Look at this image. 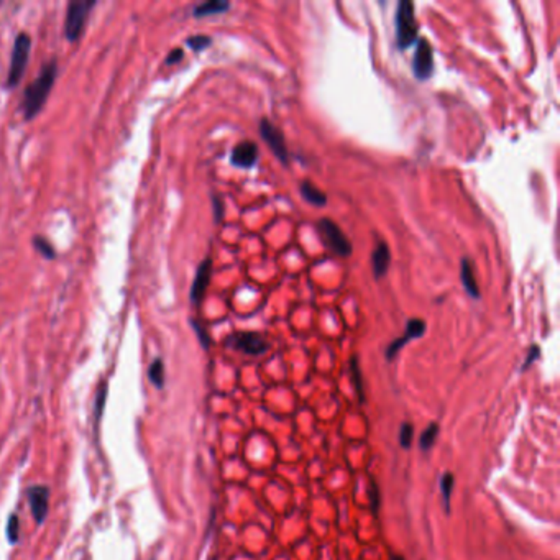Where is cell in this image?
<instances>
[{"instance_id": "cell-1", "label": "cell", "mask_w": 560, "mask_h": 560, "mask_svg": "<svg viewBox=\"0 0 560 560\" xmlns=\"http://www.w3.org/2000/svg\"><path fill=\"white\" fill-rule=\"evenodd\" d=\"M56 73H58L56 60L48 61V63L43 66V69H41L38 76H36V79L33 81L30 86H27L23 96L25 118L30 120V118H33L40 112L41 107L44 105L49 92H51L53 84H55Z\"/></svg>"}, {"instance_id": "cell-2", "label": "cell", "mask_w": 560, "mask_h": 560, "mask_svg": "<svg viewBox=\"0 0 560 560\" xmlns=\"http://www.w3.org/2000/svg\"><path fill=\"white\" fill-rule=\"evenodd\" d=\"M418 41V22L414 5L409 0H401L396 8V43L399 49H407Z\"/></svg>"}, {"instance_id": "cell-3", "label": "cell", "mask_w": 560, "mask_h": 560, "mask_svg": "<svg viewBox=\"0 0 560 560\" xmlns=\"http://www.w3.org/2000/svg\"><path fill=\"white\" fill-rule=\"evenodd\" d=\"M94 5L96 2L92 0H74L69 3L64 20V35L69 41H77L81 38Z\"/></svg>"}, {"instance_id": "cell-4", "label": "cell", "mask_w": 560, "mask_h": 560, "mask_svg": "<svg viewBox=\"0 0 560 560\" xmlns=\"http://www.w3.org/2000/svg\"><path fill=\"white\" fill-rule=\"evenodd\" d=\"M31 49V38L27 33H20L15 38L14 49H12L10 58V68H8V86H16L22 79L25 68H27L28 58H30Z\"/></svg>"}, {"instance_id": "cell-5", "label": "cell", "mask_w": 560, "mask_h": 560, "mask_svg": "<svg viewBox=\"0 0 560 560\" xmlns=\"http://www.w3.org/2000/svg\"><path fill=\"white\" fill-rule=\"evenodd\" d=\"M317 227H319L324 245L327 246L332 253L339 255V257H348V255L352 253V244L347 240L345 233L342 232L335 222L331 219H320Z\"/></svg>"}, {"instance_id": "cell-6", "label": "cell", "mask_w": 560, "mask_h": 560, "mask_svg": "<svg viewBox=\"0 0 560 560\" xmlns=\"http://www.w3.org/2000/svg\"><path fill=\"white\" fill-rule=\"evenodd\" d=\"M413 73L416 79L426 81L434 73V49L429 40L419 38L416 44V53L413 58Z\"/></svg>"}, {"instance_id": "cell-7", "label": "cell", "mask_w": 560, "mask_h": 560, "mask_svg": "<svg viewBox=\"0 0 560 560\" xmlns=\"http://www.w3.org/2000/svg\"><path fill=\"white\" fill-rule=\"evenodd\" d=\"M227 345L236 350H240V352L246 353V355H262V353H265L270 348L268 342L257 332L233 333L232 337L227 339Z\"/></svg>"}, {"instance_id": "cell-8", "label": "cell", "mask_w": 560, "mask_h": 560, "mask_svg": "<svg viewBox=\"0 0 560 560\" xmlns=\"http://www.w3.org/2000/svg\"><path fill=\"white\" fill-rule=\"evenodd\" d=\"M260 135L279 162H281L283 164L290 163V153H288V148H286V143H284L283 133L277 129V125H273V123L268 120V118H262Z\"/></svg>"}, {"instance_id": "cell-9", "label": "cell", "mask_w": 560, "mask_h": 560, "mask_svg": "<svg viewBox=\"0 0 560 560\" xmlns=\"http://www.w3.org/2000/svg\"><path fill=\"white\" fill-rule=\"evenodd\" d=\"M28 503H30L31 514L35 518L36 524H41L44 520H47L48 514V500H49V489L43 485H35V487H30L27 492Z\"/></svg>"}, {"instance_id": "cell-10", "label": "cell", "mask_w": 560, "mask_h": 560, "mask_svg": "<svg viewBox=\"0 0 560 560\" xmlns=\"http://www.w3.org/2000/svg\"><path fill=\"white\" fill-rule=\"evenodd\" d=\"M424 332H426V322H424L422 319H411L406 325L405 335L399 337V339L391 342L388 345V348H386V360H393V358L398 355L399 350L405 347L407 342L413 339H419V337L424 335Z\"/></svg>"}, {"instance_id": "cell-11", "label": "cell", "mask_w": 560, "mask_h": 560, "mask_svg": "<svg viewBox=\"0 0 560 560\" xmlns=\"http://www.w3.org/2000/svg\"><path fill=\"white\" fill-rule=\"evenodd\" d=\"M258 147L253 142H242L230 153V163L240 170H250L257 164Z\"/></svg>"}, {"instance_id": "cell-12", "label": "cell", "mask_w": 560, "mask_h": 560, "mask_svg": "<svg viewBox=\"0 0 560 560\" xmlns=\"http://www.w3.org/2000/svg\"><path fill=\"white\" fill-rule=\"evenodd\" d=\"M211 275H212V262H211V258H205V260L199 265V268H197L196 278H194V281H192V286H191V301L194 304H199L201 301L204 299L205 291H207L209 283H211Z\"/></svg>"}, {"instance_id": "cell-13", "label": "cell", "mask_w": 560, "mask_h": 560, "mask_svg": "<svg viewBox=\"0 0 560 560\" xmlns=\"http://www.w3.org/2000/svg\"><path fill=\"white\" fill-rule=\"evenodd\" d=\"M390 260H391V253H390V246L385 244V242L380 240L374 246L373 253H372V268H373V277L374 278H383L386 275V271L390 268Z\"/></svg>"}, {"instance_id": "cell-14", "label": "cell", "mask_w": 560, "mask_h": 560, "mask_svg": "<svg viewBox=\"0 0 560 560\" xmlns=\"http://www.w3.org/2000/svg\"><path fill=\"white\" fill-rule=\"evenodd\" d=\"M460 279H462V284L465 288V291L468 292V296H472L473 299H480V290L479 284H476L475 275H473V266L470 260L463 258L462 260V271H460Z\"/></svg>"}, {"instance_id": "cell-15", "label": "cell", "mask_w": 560, "mask_h": 560, "mask_svg": "<svg viewBox=\"0 0 560 560\" xmlns=\"http://www.w3.org/2000/svg\"><path fill=\"white\" fill-rule=\"evenodd\" d=\"M230 8V3L225 2V0H209V2L199 3V5L194 7L192 14L197 18L201 16H209V15H217V14H224Z\"/></svg>"}, {"instance_id": "cell-16", "label": "cell", "mask_w": 560, "mask_h": 560, "mask_svg": "<svg viewBox=\"0 0 560 560\" xmlns=\"http://www.w3.org/2000/svg\"><path fill=\"white\" fill-rule=\"evenodd\" d=\"M301 194H303V197L307 203L316 205V207H322V205L327 204V196H325L320 189H317L314 184L309 183V181H304V183L301 184Z\"/></svg>"}, {"instance_id": "cell-17", "label": "cell", "mask_w": 560, "mask_h": 560, "mask_svg": "<svg viewBox=\"0 0 560 560\" xmlns=\"http://www.w3.org/2000/svg\"><path fill=\"white\" fill-rule=\"evenodd\" d=\"M148 378L153 383L158 390H162L164 386V364L162 358H155L151 361V365L148 366Z\"/></svg>"}, {"instance_id": "cell-18", "label": "cell", "mask_w": 560, "mask_h": 560, "mask_svg": "<svg viewBox=\"0 0 560 560\" xmlns=\"http://www.w3.org/2000/svg\"><path fill=\"white\" fill-rule=\"evenodd\" d=\"M437 434H439V426L435 422L431 424V426L422 432L421 439H419V447H421L422 452H427L432 446H434V440L435 437H437Z\"/></svg>"}, {"instance_id": "cell-19", "label": "cell", "mask_w": 560, "mask_h": 560, "mask_svg": "<svg viewBox=\"0 0 560 560\" xmlns=\"http://www.w3.org/2000/svg\"><path fill=\"white\" fill-rule=\"evenodd\" d=\"M455 479L452 473H446V475L440 479V489H442V498H444V506L448 511L450 508V496H452V489H454Z\"/></svg>"}, {"instance_id": "cell-20", "label": "cell", "mask_w": 560, "mask_h": 560, "mask_svg": "<svg viewBox=\"0 0 560 560\" xmlns=\"http://www.w3.org/2000/svg\"><path fill=\"white\" fill-rule=\"evenodd\" d=\"M20 537V521L16 514H10L7 521V539L10 544H16Z\"/></svg>"}, {"instance_id": "cell-21", "label": "cell", "mask_w": 560, "mask_h": 560, "mask_svg": "<svg viewBox=\"0 0 560 560\" xmlns=\"http://www.w3.org/2000/svg\"><path fill=\"white\" fill-rule=\"evenodd\" d=\"M105 401H107V385H101V388H99L96 393V401H94V414H96L97 421L102 418V413H104Z\"/></svg>"}, {"instance_id": "cell-22", "label": "cell", "mask_w": 560, "mask_h": 560, "mask_svg": "<svg viewBox=\"0 0 560 560\" xmlns=\"http://www.w3.org/2000/svg\"><path fill=\"white\" fill-rule=\"evenodd\" d=\"M188 47L192 48L194 51H203L207 47H211L212 40L211 36H205V35H196V36H189L186 40Z\"/></svg>"}, {"instance_id": "cell-23", "label": "cell", "mask_w": 560, "mask_h": 560, "mask_svg": "<svg viewBox=\"0 0 560 560\" xmlns=\"http://www.w3.org/2000/svg\"><path fill=\"white\" fill-rule=\"evenodd\" d=\"M352 378H353V383H355V390L358 393V398H360V401L364 403L365 399V394H364V385H361V374H360V368H358V361L357 358H352Z\"/></svg>"}, {"instance_id": "cell-24", "label": "cell", "mask_w": 560, "mask_h": 560, "mask_svg": "<svg viewBox=\"0 0 560 560\" xmlns=\"http://www.w3.org/2000/svg\"><path fill=\"white\" fill-rule=\"evenodd\" d=\"M33 244H35L36 250L43 255V257H47L51 260V258H55V249H53V245L49 244L47 238L43 237H35V240H33Z\"/></svg>"}, {"instance_id": "cell-25", "label": "cell", "mask_w": 560, "mask_h": 560, "mask_svg": "<svg viewBox=\"0 0 560 560\" xmlns=\"http://www.w3.org/2000/svg\"><path fill=\"white\" fill-rule=\"evenodd\" d=\"M413 434H414L413 426H411L409 422L403 424L401 431H399V444H401V447L407 448L411 446V442H413Z\"/></svg>"}, {"instance_id": "cell-26", "label": "cell", "mask_w": 560, "mask_h": 560, "mask_svg": "<svg viewBox=\"0 0 560 560\" xmlns=\"http://www.w3.org/2000/svg\"><path fill=\"white\" fill-rule=\"evenodd\" d=\"M370 500H372V508L373 513H378V506H380V493H378V485L374 483V480L370 481Z\"/></svg>"}, {"instance_id": "cell-27", "label": "cell", "mask_w": 560, "mask_h": 560, "mask_svg": "<svg viewBox=\"0 0 560 560\" xmlns=\"http://www.w3.org/2000/svg\"><path fill=\"white\" fill-rule=\"evenodd\" d=\"M191 324H192V327H194V331H196V333H197V337H199V340H201V344H203V347H204V348H209V344H211V340H209V335H207V332H205V329H204L201 324H197L196 320H192Z\"/></svg>"}, {"instance_id": "cell-28", "label": "cell", "mask_w": 560, "mask_h": 560, "mask_svg": "<svg viewBox=\"0 0 560 560\" xmlns=\"http://www.w3.org/2000/svg\"><path fill=\"white\" fill-rule=\"evenodd\" d=\"M212 203H214V217H216V222L219 224V222L222 220V217H224V204H222V199H219L217 196L214 197Z\"/></svg>"}, {"instance_id": "cell-29", "label": "cell", "mask_w": 560, "mask_h": 560, "mask_svg": "<svg viewBox=\"0 0 560 560\" xmlns=\"http://www.w3.org/2000/svg\"><path fill=\"white\" fill-rule=\"evenodd\" d=\"M184 58V51L181 48H176V49H173V51L170 53V55H168V58H166V64H176V63H179L181 60H183Z\"/></svg>"}, {"instance_id": "cell-30", "label": "cell", "mask_w": 560, "mask_h": 560, "mask_svg": "<svg viewBox=\"0 0 560 560\" xmlns=\"http://www.w3.org/2000/svg\"><path fill=\"white\" fill-rule=\"evenodd\" d=\"M539 353H541V348H539V345H533V347L529 348V355H528V358H526V364H524V366H522V368H524V370L528 368V366L533 364V361L539 357Z\"/></svg>"}, {"instance_id": "cell-31", "label": "cell", "mask_w": 560, "mask_h": 560, "mask_svg": "<svg viewBox=\"0 0 560 560\" xmlns=\"http://www.w3.org/2000/svg\"><path fill=\"white\" fill-rule=\"evenodd\" d=\"M393 560H405V559H403V557H399V555H394Z\"/></svg>"}]
</instances>
